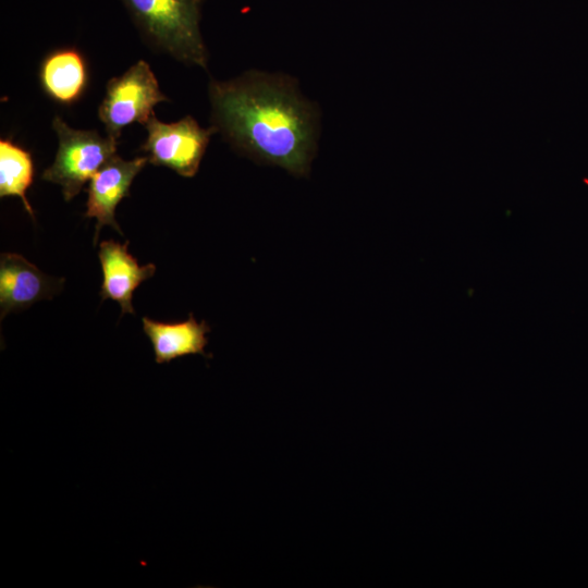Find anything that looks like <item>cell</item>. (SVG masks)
Instances as JSON below:
<instances>
[{"mask_svg":"<svg viewBox=\"0 0 588 588\" xmlns=\"http://www.w3.org/2000/svg\"><path fill=\"white\" fill-rule=\"evenodd\" d=\"M212 125L240 155L306 176L316 154L318 110L291 77L249 71L208 87Z\"/></svg>","mask_w":588,"mask_h":588,"instance_id":"1","label":"cell"},{"mask_svg":"<svg viewBox=\"0 0 588 588\" xmlns=\"http://www.w3.org/2000/svg\"><path fill=\"white\" fill-rule=\"evenodd\" d=\"M151 49L207 69L208 52L200 33L204 0H121Z\"/></svg>","mask_w":588,"mask_h":588,"instance_id":"2","label":"cell"},{"mask_svg":"<svg viewBox=\"0 0 588 588\" xmlns=\"http://www.w3.org/2000/svg\"><path fill=\"white\" fill-rule=\"evenodd\" d=\"M52 128L58 137L53 163L41 177L59 184L66 201L79 194L85 183L117 155L118 139L95 130H76L56 115Z\"/></svg>","mask_w":588,"mask_h":588,"instance_id":"3","label":"cell"},{"mask_svg":"<svg viewBox=\"0 0 588 588\" xmlns=\"http://www.w3.org/2000/svg\"><path fill=\"white\" fill-rule=\"evenodd\" d=\"M170 101L161 91L158 79L145 60H138L120 76L108 81L98 118L108 136L119 139L122 130L138 122L147 123L154 107Z\"/></svg>","mask_w":588,"mask_h":588,"instance_id":"4","label":"cell"},{"mask_svg":"<svg viewBox=\"0 0 588 588\" xmlns=\"http://www.w3.org/2000/svg\"><path fill=\"white\" fill-rule=\"evenodd\" d=\"M145 127L147 138L140 148L148 162L167 167L185 177L197 173L210 137L218 133L213 125L201 127L191 115L164 123L154 113Z\"/></svg>","mask_w":588,"mask_h":588,"instance_id":"5","label":"cell"},{"mask_svg":"<svg viewBox=\"0 0 588 588\" xmlns=\"http://www.w3.org/2000/svg\"><path fill=\"white\" fill-rule=\"evenodd\" d=\"M147 162L146 156L124 160L117 154L90 179L85 217L97 219L94 245L103 225H109L123 234L115 221V208L130 195L133 180Z\"/></svg>","mask_w":588,"mask_h":588,"instance_id":"6","label":"cell"},{"mask_svg":"<svg viewBox=\"0 0 588 588\" xmlns=\"http://www.w3.org/2000/svg\"><path fill=\"white\" fill-rule=\"evenodd\" d=\"M64 279L49 277L23 256L2 253L0 256V314L28 308L41 299H50L62 287Z\"/></svg>","mask_w":588,"mask_h":588,"instance_id":"7","label":"cell"},{"mask_svg":"<svg viewBox=\"0 0 588 588\" xmlns=\"http://www.w3.org/2000/svg\"><path fill=\"white\" fill-rule=\"evenodd\" d=\"M128 242L120 244L113 240L99 244L98 257L102 270L101 301H115L122 314H135L132 297L138 285L151 278L156 271L154 264L139 266L128 252Z\"/></svg>","mask_w":588,"mask_h":588,"instance_id":"8","label":"cell"},{"mask_svg":"<svg viewBox=\"0 0 588 588\" xmlns=\"http://www.w3.org/2000/svg\"><path fill=\"white\" fill-rule=\"evenodd\" d=\"M39 82L50 99L61 105H73L82 98L87 87L85 58L74 47L52 50L40 63Z\"/></svg>","mask_w":588,"mask_h":588,"instance_id":"9","label":"cell"},{"mask_svg":"<svg viewBox=\"0 0 588 588\" xmlns=\"http://www.w3.org/2000/svg\"><path fill=\"white\" fill-rule=\"evenodd\" d=\"M142 320L144 332L151 342L157 364L169 363L191 354L206 356L207 333L210 331L206 321L198 322L192 314L183 322L166 323L147 317Z\"/></svg>","mask_w":588,"mask_h":588,"instance_id":"10","label":"cell"},{"mask_svg":"<svg viewBox=\"0 0 588 588\" xmlns=\"http://www.w3.org/2000/svg\"><path fill=\"white\" fill-rule=\"evenodd\" d=\"M34 180V162L29 151L10 139L0 140V197H19L34 219V211L26 198V191Z\"/></svg>","mask_w":588,"mask_h":588,"instance_id":"11","label":"cell"}]
</instances>
